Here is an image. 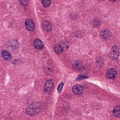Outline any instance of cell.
<instances>
[{
    "label": "cell",
    "mask_w": 120,
    "mask_h": 120,
    "mask_svg": "<svg viewBox=\"0 0 120 120\" xmlns=\"http://www.w3.org/2000/svg\"><path fill=\"white\" fill-rule=\"evenodd\" d=\"M111 36V32L108 30H103L101 33V37L104 40H107L109 39Z\"/></svg>",
    "instance_id": "52a82bcc"
},
{
    "label": "cell",
    "mask_w": 120,
    "mask_h": 120,
    "mask_svg": "<svg viewBox=\"0 0 120 120\" xmlns=\"http://www.w3.org/2000/svg\"><path fill=\"white\" fill-rule=\"evenodd\" d=\"M43 29L46 32H49L52 29V25L51 23L48 20H45L42 24Z\"/></svg>",
    "instance_id": "7c38bea8"
},
{
    "label": "cell",
    "mask_w": 120,
    "mask_h": 120,
    "mask_svg": "<svg viewBox=\"0 0 120 120\" xmlns=\"http://www.w3.org/2000/svg\"><path fill=\"white\" fill-rule=\"evenodd\" d=\"M72 91L75 94L77 95H81L83 93L84 89L81 85H74L72 89Z\"/></svg>",
    "instance_id": "5b68a950"
},
{
    "label": "cell",
    "mask_w": 120,
    "mask_h": 120,
    "mask_svg": "<svg viewBox=\"0 0 120 120\" xmlns=\"http://www.w3.org/2000/svg\"><path fill=\"white\" fill-rule=\"evenodd\" d=\"M83 65V63L81 60H77L73 62L72 65V66L75 70H79L82 68Z\"/></svg>",
    "instance_id": "ba28073f"
},
{
    "label": "cell",
    "mask_w": 120,
    "mask_h": 120,
    "mask_svg": "<svg viewBox=\"0 0 120 120\" xmlns=\"http://www.w3.org/2000/svg\"><path fill=\"white\" fill-rule=\"evenodd\" d=\"M120 49L118 46H115L112 47L109 53L110 58L112 60H116L120 56Z\"/></svg>",
    "instance_id": "7a4b0ae2"
},
{
    "label": "cell",
    "mask_w": 120,
    "mask_h": 120,
    "mask_svg": "<svg viewBox=\"0 0 120 120\" xmlns=\"http://www.w3.org/2000/svg\"><path fill=\"white\" fill-rule=\"evenodd\" d=\"M54 86V82L52 80H49L46 82L44 87V92L46 95H49L52 92Z\"/></svg>",
    "instance_id": "3957f363"
},
{
    "label": "cell",
    "mask_w": 120,
    "mask_h": 120,
    "mask_svg": "<svg viewBox=\"0 0 120 120\" xmlns=\"http://www.w3.org/2000/svg\"><path fill=\"white\" fill-rule=\"evenodd\" d=\"M25 26L29 31H32L35 29V24L31 19H27L26 20L25 22Z\"/></svg>",
    "instance_id": "8992f818"
},
{
    "label": "cell",
    "mask_w": 120,
    "mask_h": 120,
    "mask_svg": "<svg viewBox=\"0 0 120 120\" xmlns=\"http://www.w3.org/2000/svg\"><path fill=\"white\" fill-rule=\"evenodd\" d=\"M87 77L86 76L84 75H79L77 77V80H81L87 78Z\"/></svg>",
    "instance_id": "d6986e66"
},
{
    "label": "cell",
    "mask_w": 120,
    "mask_h": 120,
    "mask_svg": "<svg viewBox=\"0 0 120 120\" xmlns=\"http://www.w3.org/2000/svg\"><path fill=\"white\" fill-rule=\"evenodd\" d=\"M60 45L63 49H67L69 48L70 44L66 40H63L60 42Z\"/></svg>",
    "instance_id": "5bb4252c"
},
{
    "label": "cell",
    "mask_w": 120,
    "mask_h": 120,
    "mask_svg": "<svg viewBox=\"0 0 120 120\" xmlns=\"http://www.w3.org/2000/svg\"><path fill=\"white\" fill-rule=\"evenodd\" d=\"M101 0V1H104V0Z\"/></svg>",
    "instance_id": "44dd1931"
},
{
    "label": "cell",
    "mask_w": 120,
    "mask_h": 120,
    "mask_svg": "<svg viewBox=\"0 0 120 120\" xmlns=\"http://www.w3.org/2000/svg\"><path fill=\"white\" fill-rule=\"evenodd\" d=\"M64 85V84L63 82H61L58 86L57 90L59 93H61V92L62 89H63V87Z\"/></svg>",
    "instance_id": "ac0fdd59"
},
{
    "label": "cell",
    "mask_w": 120,
    "mask_h": 120,
    "mask_svg": "<svg viewBox=\"0 0 120 120\" xmlns=\"http://www.w3.org/2000/svg\"><path fill=\"white\" fill-rule=\"evenodd\" d=\"M113 115L116 117H120V106H116L113 111Z\"/></svg>",
    "instance_id": "4fadbf2b"
},
{
    "label": "cell",
    "mask_w": 120,
    "mask_h": 120,
    "mask_svg": "<svg viewBox=\"0 0 120 120\" xmlns=\"http://www.w3.org/2000/svg\"><path fill=\"white\" fill-rule=\"evenodd\" d=\"M109 0L111 2H115V1H116L117 0Z\"/></svg>",
    "instance_id": "ffe728a7"
},
{
    "label": "cell",
    "mask_w": 120,
    "mask_h": 120,
    "mask_svg": "<svg viewBox=\"0 0 120 120\" xmlns=\"http://www.w3.org/2000/svg\"><path fill=\"white\" fill-rule=\"evenodd\" d=\"M117 72L114 68H110L106 72V77L110 79H114L117 77Z\"/></svg>",
    "instance_id": "277c9868"
},
{
    "label": "cell",
    "mask_w": 120,
    "mask_h": 120,
    "mask_svg": "<svg viewBox=\"0 0 120 120\" xmlns=\"http://www.w3.org/2000/svg\"><path fill=\"white\" fill-rule=\"evenodd\" d=\"M51 3V0H42V4L44 7H48Z\"/></svg>",
    "instance_id": "2e32d148"
},
{
    "label": "cell",
    "mask_w": 120,
    "mask_h": 120,
    "mask_svg": "<svg viewBox=\"0 0 120 120\" xmlns=\"http://www.w3.org/2000/svg\"><path fill=\"white\" fill-rule=\"evenodd\" d=\"M8 46L13 49H17L19 48L20 44L19 42L17 40L13 39L9 41L8 43Z\"/></svg>",
    "instance_id": "30bf717a"
},
{
    "label": "cell",
    "mask_w": 120,
    "mask_h": 120,
    "mask_svg": "<svg viewBox=\"0 0 120 120\" xmlns=\"http://www.w3.org/2000/svg\"><path fill=\"white\" fill-rule=\"evenodd\" d=\"M21 5L24 6H26L29 3V0H19Z\"/></svg>",
    "instance_id": "e0dca14e"
},
{
    "label": "cell",
    "mask_w": 120,
    "mask_h": 120,
    "mask_svg": "<svg viewBox=\"0 0 120 120\" xmlns=\"http://www.w3.org/2000/svg\"><path fill=\"white\" fill-rule=\"evenodd\" d=\"M44 107L43 104L41 102L32 103L26 108V113L29 116H35L43 110Z\"/></svg>",
    "instance_id": "6da1fadb"
},
{
    "label": "cell",
    "mask_w": 120,
    "mask_h": 120,
    "mask_svg": "<svg viewBox=\"0 0 120 120\" xmlns=\"http://www.w3.org/2000/svg\"><path fill=\"white\" fill-rule=\"evenodd\" d=\"M1 55L2 58L7 61H10L12 59L13 57L12 55L8 51L5 50H3L1 52Z\"/></svg>",
    "instance_id": "9c48e42d"
},
{
    "label": "cell",
    "mask_w": 120,
    "mask_h": 120,
    "mask_svg": "<svg viewBox=\"0 0 120 120\" xmlns=\"http://www.w3.org/2000/svg\"><path fill=\"white\" fill-rule=\"evenodd\" d=\"M34 45L36 48L39 50L42 49L44 46L43 42L41 40L39 39H36L34 41Z\"/></svg>",
    "instance_id": "8fae6325"
},
{
    "label": "cell",
    "mask_w": 120,
    "mask_h": 120,
    "mask_svg": "<svg viewBox=\"0 0 120 120\" xmlns=\"http://www.w3.org/2000/svg\"><path fill=\"white\" fill-rule=\"evenodd\" d=\"M54 50L57 54H60L63 52L64 49L60 45H57L54 47Z\"/></svg>",
    "instance_id": "9a60e30c"
}]
</instances>
